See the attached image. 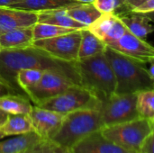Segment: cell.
<instances>
[{
    "instance_id": "cell-39",
    "label": "cell",
    "mask_w": 154,
    "mask_h": 153,
    "mask_svg": "<svg viewBox=\"0 0 154 153\" xmlns=\"http://www.w3.org/2000/svg\"><path fill=\"white\" fill-rule=\"evenodd\" d=\"M1 50H2V49H1V47H0V51H1Z\"/></svg>"
},
{
    "instance_id": "cell-31",
    "label": "cell",
    "mask_w": 154,
    "mask_h": 153,
    "mask_svg": "<svg viewBox=\"0 0 154 153\" xmlns=\"http://www.w3.org/2000/svg\"><path fill=\"white\" fill-rule=\"evenodd\" d=\"M8 94H18L14 92L7 84H5L1 78H0V96L8 95Z\"/></svg>"
},
{
    "instance_id": "cell-26",
    "label": "cell",
    "mask_w": 154,
    "mask_h": 153,
    "mask_svg": "<svg viewBox=\"0 0 154 153\" xmlns=\"http://www.w3.org/2000/svg\"><path fill=\"white\" fill-rule=\"evenodd\" d=\"M43 70L36 69H21L15 75V82L18 88L25 95V92L39 82L42 78Z\"/></svg>"
},
{
    "instance_id": "cell-2",
    "label": "cell",
    "mask_w": 154,
    "mask_h": 153,
    "mask_svg": "<svg viewBox=\"0 0 154 153\" xmlns=\"http://www.w3.org/2000/svg\"><path fill=\"white\" fill-rule=\"evenodd\" d=\"M104 52L115 74L116 93H138L154 89V80L148 74L147 63L126 57L107 46Z\"/></svg>"
},
{
    "instance_id": "cell-14",
    "label": "cell",
    "mask_w": 154,
    "mask_h": 153,
    "mask_svg": "<svg viewBox=\"0 0 154 153\" xmlns=\"http://www.w3.org/2000/svg\"><path fill=\"white\" fill-rule=\"evenodd\" d=\"M70 151L71 153H132L106 139L99 131L81 140Z\"/></svg>"
},
{
    "instance_id": "cell-38",
    "label": "cell",
    "mask_w": 154,
    "mask_h": 153,
    "mask_svg": "<svg viewBox=\"0 0 154 153\" xmlns=\"http://www.w3.org/2000/svg\"><path fill=\"white\" fill-rule=\"evenodd\" d=\"M5 137V134H4V133H3V132L0 130V141H1L2 139H4Z\"/></svg>"
},
{
    "instance_id": "cell-29",
    "label": "cell",
    "mask_w": 154,
    "mask_h": 153,
    "mask_svg": "<svg viewBox=\"0 0 154 153\" xmlns=\"http://www.w3.org/2000/svg\"><path fill=\"white\" fill-rule=\"evenodd\" d=\"M154 11V0H142L131 12L140 14H151Z\"/></svg>"
},
{
    "instance_id": "cell-23",
    "label": "cell",
    "mask_w": 154,
    "mask_h": 153,
    "mask_svg": "<svg viewBox=\"0 0 154 153\" xmlns=\"http://www.w3.org/2000/svg\"><path fill=\"white\" fill-rule=\"evenodd\" d=\"M40 139L35 133H29L0 142V153H21Z\"/></svg>"
},
{
    "instance_id": "cell-4",
    "label": "cell",
    "mask_w": 154,
    "mask_h": 153,
    "mask_svg": "<svg viewBox=\"0 0 154 153\" xmlns=\"http://www.w3.org/2000/svg\"><path fill=\"white\" fill-rule=\"evenodd\" d=\"M80 85L102 101L116 93V78L105 52L74 61Z\"/></svg>"
},
{
    "instance_id": "cell-34",
    "label": "cell",
    "mask_w": 154,
    "mask_h": 153,
    "mask_svg": "<svg viewBox=\"0 0 154 153\" xmlns=\"http://www.w3.org/2000/svg\"><path fill=\"white\" fill-rule=\"evenodd\" d=\"M21 0H0V6H9Z\"/></svg>"
},
{
    "instance_id": "cell-32",
    "label": "cell",
    "mask_w": 154,
    "mask_h": 153,
    "mask_svg": "<svg viewBox=\"0 0 154 153\" xmlns=\"http://www.w3.org/2000/svg\"><path fill=\"white\" fill-rule=\"evenodd\" d=\"M125 2L130 9V11H132L137 5H139L142 2V0H125Z\"/></svg>"
},
{
    "instance_id": "cell-27",
    "label": "cell",
    "mask_w": 154,
    "mask_h": 153,
    "mask_svg": "<svg viewBox=\"0 0 154 153\" xmlns=\"http://www.w3.org/2000/svg\"><path fill=\"white\" fill-rule=\"evenodd\" d=\"M93 5L102 14H113L119 16L131 12L125 0H95Z\"/></svg>"
},
{
    "instance_id": "cell-13",
    "label": "cell",
    "mask_w": 154,
    "mask_h": 153,
    "mask_svg": "<svg viewBox=\"0 0 154 153\" xmlns=\"http://www.w3.org/2000/svg\"><path fill=\"white\" fill-rule=\"evenodd\" d=\"M36 23V12L0 6V34L18 28L33 26Z\"/></svg>"
},
{
    "instance_id": "cell-5",
    "label": "cell",
    "mask_w": 154,
    "mask_h": 153,
    "mask_svg": "<svg viewBox=\"0 0 154 153\" xmlns=\"http://www.w3.org/2000/svg\"><path fill=\"white\" fill-rule=\"evenodd\" d=\"M154 120L137 118L133 121L103 126L99 132L110 142L132 153H139L143 140L153 132Z\"/></svg>"
},
{
    "instance_id": "cell-24",
    "label": "cell",
    "mask_w": 154,
    "mask_h": 153,
    "mask_svg": "<svg viewBox=\"0 0 154 153\" xmlns=\"http://www.w3.org/2000/svg\"><path fill=\"white\" fill-rule=\"evenodd\" d=\"M136 110L140 117L154 120V89L136 94Z\"/></svg>"
},
{
    "instance_id": "cell-22",
    "label": "cell",
    "mask_w": 154,
    "mask_h": 153,
    "mask_svg": "<svg viewBox=\"0 0 154 153\" xmlns=\"http://www.w3.org/2000/svg\"><path fill=\"white\" fill-rule=\"evenodd\" d=\"M65 12L72 19L87 27L102 14L93 4H78L65 8Z\"/></svg>"
},
{
    "instance_id": "cell-6",
    "label": "cell",
    "mask_w": 154,
    "mask_h": 153,
    "mask_svg": "<svg viewBox=\"0 0 154 153\" xmlns=\"http://www.w3.org/2000/svg\"><path fill=\"white\" fill-rule=\"evenodd\" d=\"M102 100L93 92L81 85L76 84L62 93L34 106L65 115L83 109L100 110Z\"/></svg>"
},
{
    "instance_id": "cell-19",
    "label": "cell",
    "mask_w": 154,
    "mask_h": 153,
    "mask_svg": "<svg viewBox=\"0 0 154 153\" xmlns=\"http://www.w3.org/2000/svg\"><path fill=\"white\" fill-rule=\"evenodd\" d=\"M32 107L31 100L23 94L0 96V110L7 115H28Z\"/></svg>"
},
{
    "instance_id": "cell-28",
    "label": "cell",
    "mask_w": 154,
    "mask_h": 153,
    "mask_svg": "<svg viewBox=\"0 0 154 153\" xmlns=\"http://www.w3.org/2000/svg\"><path fill=\"white\" fill-rule=\"evenodd\" d=\"M55 146L56 145L53 144L50 140L40 139L39 141L28 146L21 153H51Z\"/></svg>"
},
{
    "instance_id": "cell-16",
    "label": "cell",
    "mask_w": 154,
    "mask_h": 153,
    "mask_svg": "<svg viewBox=\"0 0 154 153\" xmlns=\"http://www.w3.org/2000/svg\"><path fill=\"white\" fill-rule=\"evenodd\" d=\"M33 42L32 26L11 30L0 34V47L2 50L24 49Z\"/></svg>"
},
{
    "instance_id": "cell-17",
    "label": "cell",
    "mask_w": 154,
    "mask_h": 153,
    "mask_svg": "<svg viewBox=\"0 0 154 153\" xmlns=\"http://www.w3.org/2000/svg\"><path fill=\"white\" fill-rule=\"evenodd\" d=\"M78 4L80 3H78L74 0H21L9 5V7L30 12H41L64 9Z\"/></svg>"
},
{
    "instance_id": "cell-35",
    "label": "cell",
    "mask_w": 154,
    "mask_h": 153,
    "mask_svg": "<svg viewBox=\"0 0 154 153\" xmlns=\"http://www.w3.org/2000/svg\"><path fill=\"white\" fill-rule=\"evenodd\" d=\"M51 153H71L70 151L69 150H66V149H63V148H60V147H58V146H55L53 151Z\"/></svg>"
},
{
    "instance_id": "cell-11",
    "label": "cell",
    "mask_w": 154,
    "mask_h": 153,
    "mask_svg": "<svg viewBox=\"0 0 154 153\" xmlns=\"http://www.w3.org/2000/svg\"><path fill=\"white\" fill-rule=\"evenodd\" d=\"M33 132L44 140H50L56 133L64 117V114H60L49 109H44L32 105L28 114Z\"/></svg>"
},
{
    "instance_id": "cell-12",
    "label": "cell",
    "mask_w": 154,
    "mask_h": 153,
    "mask_svg": "<svg viewBox=\"0 0 154 153\" xmlns=\"http://www.w3.org/2000/svg\"><path fill=\"white\" fill-rule=\"evenodd\" d=\"M87 28L106 45L118 40L127 31L120 19L113 14H102Z\"/></svg>"
},
{
    "instance_id": "cell-10",
    "label": "cell",
    "mask_w": 154,
    "mask_h": 153,
    "mask_svg": "<svg viewBox=\"0 0 154 153\" xmlns=\"http://www.w3.org/2000/svg\"><path fill=\"white\" fill-rule=\"evenodd\" d=\"M112 50L141 62L154 60V49L145 40H142L128 31L118 40L106 45Z\"/></svg>"
},
{
    "instance_id": "cell-21",
    "label": "cell",
    "mask_w": 154,
    "mask_h": 153,
    "mask_svg": "<svg viewBox=\"0 0 154 153\" xmlns=\"http://www.w3.org/2000/svg\"><path fill=\"white\" fill-rule=\"evenodd\" d=\"M106 45L88 28L81 29V38L78 51V60L93 57L105 51Z\"/></svg>"
},
{
    "instance_id": "cell-7",
    "label": "cell",
    "mask_w": 154,
    "mask_h": 153,
    "mask_svg": "<svg viewBox=\"0 0 154 153\" xmlns=\"http://www.w3.org/2000/svg\"><path fill=\"white\" fill-rule=\"evenodd\" d=\"M136 94L114 93L105 98L99 110L102 125H113L140 118L136 110Z\"/></svg>"
},
{
    "instance_id": "cell-37",
    "label": "cell",
    "mask_w": 154,
    "mask_h": 153,
    "mask_svg": "<svg viewBox=\"0 0 154 153\" xmlns=\"http://www.w3.org/2000/svg\"><path fill=\"white\" fill-rule=\"evenodd\" d=\"M74 1L80 4H93L95 2V0H74Z\"/></svg>"
},
{
    "instance_id": "cell-9",
    "label": "cell",
    "mask_w": 154,
    "mask_h": 153,
    "mask_svg": "<svg viewBox=\"0 0 154 153\" xmlns=\"http://www.w3.org/2000/svg\"><path fill=\"white\" fill-rule=\"evenodd\" d=\"M76 84L79 83L64 74L46 70L43 72L39 82L25 92V96H27L33 105H37L62 93Z\"/></svg>"
},
{
    "instance_id": "cell-30",
    "label": "cell",
    "mask_w": 154,
    "mask_h": 153,
    "mask_svg": "<svg viewBox=\"0 0 154 153\" xmlns=\"http://www.w3.org/2000/svg\"><path fill=\"white\" fill-rule=\"evenodd\" d=\"M153 132L151 133L142 142L139 153H153V143H154V135Z\"/></svg>"
},
{
    "instance_id": "cell-36",
    "label": "cell",
    "mask_w": 154,
    "mask_h": 153,
    "mask_svg": "<svg viewBox=\"0 0 154 153\" xmlns=\"http://www.w3.org/2000/svg\"><path fill=\"white\" fill-rule=\"evenodd\" d=\"M6 117H7V114H5V112L0 110V126L4 124V122L5 121Z\"/></svg>"
},
{
    "instance_id": "cell-33",
    "label": "cell",
    "mask_w": 154,
    "mask_h": 153,
    "mask_svg": "<svg viewBox=\"0 0 154 153\" xmlns=\"http://www.w3.org/2000/svg\"><path fill=\"white\" fill-rule=\"evenodd\" d=\"M147 71L151 78L154 80V60H152L147 63Z\"/></svg>"
},
{
    "instance_id": "cell-3",
    "label": "cell",
    "mask_w": 154,
    "mask_h": 153,
    "mask_svg": "<svg viewBox=\"0 0 154 153\" xmlns=\"http://www.w3.org/2000/svg\"><path fill=\"white\" fill-rule=\"evenodd\" d=\"M103 127L99 110L83 109L64 115L60 127L50 141L58 147L71 149L87 136Z\"/></svg>"
},
{
    "instance_id": "cell-25",
    "label": "cell",
    "mask_w": 154,
    "mask_h": 153,
    "mask_svg": "<svg viewBox=\"0 0 154 153\" xmlns=\"http://www.w3.org/2000/svg\"><path fill=\"white\" fill-rule=\"evenodd\" d=\"M77 30H79V29L65 28V27H60V26H57V25H53V24L36 23L32 26L33 41L52 38V37L59 36V35L69 33V32H72Z\"/></svg>"
},
{
    "instance_id": "cell-20",
    "label": "cell",
    "mask_w": 154,
    "mask_h": 153,
    "mask_svg": "<svg viewBox=\"0 0 154 153\" xmlns=\"http://www.w3.org/2000/svg\"><path fill=\"white\" fill-rule=\"evenodd\" d=\"M0 130L5 136H18L34 133L28 115H7Z\"/></svg>"
},
{
    "instance_id": "cell-18",
    "label": "cell",
    "mask_w": 154,
    "mask_h": 153,
    "mask_svg": "<svg viewBox=\"0 0 154 153\" xmlns=\"http://www.w3.org/2000/svg\"><path fill=\"white\" fill-rule=\"evenodd\" d=\"M37 13V23L53 24L65 28H73V29H84L87 28L84 24L77 22L69 16L64 9H55L48 11H41Z\"/></svg>"
},
{
    "instance_id": "cell-15",
    "label": "cell",
    "mask_w": 154,
    "mask_h": 153,
    "mask_svg": "<svg viewBox=\"0 0 154 153\" xmlns=\"http://www.w3.org/2000/svg\"><path fill=\"white\" fill-rule=\"evenodd\" d=\"M153 13L140 14L128 12L117 16L126 30L136 37L145 40V38L153 32L154 28L152 23L153 22Z\"/></svg>"
},
{
    "instance_id": "cell-8",
    "label": "cell",
    "mask_w": 154,
    "mask_h": 153,
    "mask_svg": "<svg viewBox=\"0 0 154 153\" xmlns=\"http://www.w3.org/2000/svg\"><path fill=\"white\" fill-rule=\"evenodd\" d=\"M80 38L81 29L52 38L33 41L32 46L57 60L74 62L78 60Z\"/></svg>"
},
{
    "instance_id": "cell-1",
    "label": "cell",
    "mask_w": 154,
    "mask_h": 153,
    "mask_svg": "<svg viewBox=\"0 0 154 153\" xmlns=\"http://www.w3.org/2000/svg\"><path fill=\"white\" fill-rule=\"evenodd\" d=\"M36 69L64 74L80 85L74 62L57 60L49 54L30 46L24 49L2 50L0 51V78L14 92L24 95L17 87L15 75L21 69Z\"/></svg>"
}]
</instances>
